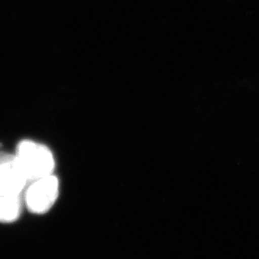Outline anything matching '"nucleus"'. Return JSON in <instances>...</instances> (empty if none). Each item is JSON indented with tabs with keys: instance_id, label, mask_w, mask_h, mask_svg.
Wrapping results in <instances>:
<instances>
[{
	"instance_id": "obj_1",
	"label": "nucleus",
	"mask_w": 259,
	"mask_h": 259,
	"mask_svg": "<svg viewBox=\"0 0 259 259\" xmlns=\"http://www.w3.org/2000/svg\"><path fill=\"white\" fill-rule=\"evenodd\" d=\"M15 156L28 182H34L53 174L54 156L44 144L32 140L21 141Z\"/></svg>"
},
{
	"instance_id": "obj_2",
	"label": "nucleus",
	"mask_w": 259,
	"mask_h": 259,
	"mask_svg": "<svg viewBox=\"0 0 259 259\" xmlns=\"http://www.w3.org/2000/svg\"><path fill=\"white\" fill-rule=\"evenodd\" d=\"M31 183L25 194L28 209L37 214L47 212L55 204L59 196L58 178L52 174Z\"/></svg>"
},
{
	"instance_id": "obj_3",
	"label": "nucleus",
	"mask_w": 259,
	"mask_h": 259,
	"mask_svg": "<svg viewBox=\"0 0 259 259\" xmlns=\"http://www.w3.org/2000/svg\"><path fill=\"white\" fill-rule=\"evenodd\" d=\"M27 183L16 156L0 153V195H19Z\"/></svg>"
},
{
	"instance_id": "obj_4",
	"label": "nucleus",
	"mask_w": 259,
	"mask_h": 259,
	"mask_svg": "<svg viewBox=\"0 0 259 259\" xmlns=\"http://www.w3.org/2000/svg\"><path fill=\"white\" fill-rule=\"evenodd\" d=\"M21 212L19 195H0V222L16 221Z\"/></svg>"
}]
</instances>
